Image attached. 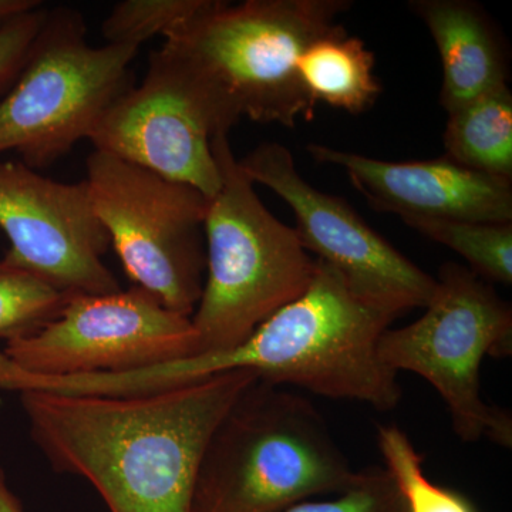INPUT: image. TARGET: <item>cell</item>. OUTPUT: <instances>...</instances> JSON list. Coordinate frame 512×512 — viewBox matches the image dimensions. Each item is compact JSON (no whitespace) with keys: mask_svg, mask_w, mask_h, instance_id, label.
Returning <instances> with one entry per match:
<instances>
[{"mask_svg":"<svg viewBox=\"0 0 512 512\" xmlns=\"http://www.w3.org/2000/svg\"><path fill=\"white\" fill-rule=\"evenodd\" d=\"M256 379L237 370L148 396L19 397L50 466L92 484L110 512H192L205 447Z\"/></svg>","mask_w":512,"mask_h":512,"instance_id":"1","label":"cell"},{"mask_svg":"<svg viewBox=\"0 0 512 512\" xmlns=\"http://www.w3.org/2000/svg\"><path fill=\"white\" fill-rule=\"evenodd\" d=\"M393 320L359 301L332 266L316 259L308 289L241 345L136 370L130 382L137 393L157 394L247 370L276 386L392 410L402 387L377 346Z\"/></svg>","mask_w":512,"mask_h":512,"instance_id":"2","label":"cell"},{"mask_svg":"<svg viewBox=\"0 0 512 512\" xmlns=\"http://www.w3.org/2000/svg\"><path fill=\"white\" fill-rule=\"evenodd\" d=\"M350 6L349 0H212L164 37L160 50L204 96L225 133L242 117L295 127L316 110L299 80V57L340 25Z\"/></svg>","mask_w":512,"mask_h":512,"instance_id":"3","label":"cell"},{"mask_svg":"<svg viewBox=\"0 0 512 512\" xmlns=\"http://www.w3.org/2000/svg\"><path fill=\"white\" fill-rule=\"evenodd\" d=\"M357 476L309 399L258 377L205 447L192 512H284Z\"/></svg>","mask_w":512,"mask_h":512,"instance_id":"4","label":"cell"},{"mask_svg":"<svg viewBox=\"0 0 512 512\" xmlns=\"http://www.w3.org/2000/svg\"><path fill=\"white\" fill-rule=\"evenodd\" d=\"M221 188L205 218L207 272L191 320L198 353L241 345L261 323L311 285L316 259L262 204L239 167L228 134L212 138Z\"/></svg>","mask_w":512,"mask_h":512,"instance_id":"5","label":"cell"},{"mask_svg":"<svg viewBox=\"0 0 512 512\" xmlns=\"http://www.w3.org/2000/svg\"><path fill=\"white\" fill-rule=\"evenodd\" d=\"M140 47L87 42L76 9L50 8L15 82L0 97V154L43 170L67 156L111 104L134 86L131 63Z\"/></svg>","mask_w":512,"mask_h":512,"instance_id":"6","label":"cell"},{"mask_svg":"<svg viewBox=\"0 0 512 512\" xmlns=\"http://www.w3.org/2000/svg\"><path fill=\"white\" fill-rule=\"evenodd\" d=\"M436 281L423 316L384 330L380 360L394 373H414L437 390L458 439H488L511 448V414L484 402L480 380L485 356L511 355V306L466 266L448 262Z\"/></svg>","mask_w":512,"mask_h":512,"instance_id":"7","label":"cell"},{"mask_svg":"<svg viewBox=\"0 0 512 512\" xmlns=\"http://www.w3.org/2000/svg\"><path fill=\"white\" fill-rule=\"evenodd\" d=\"M86 168L94 214L134 286L191 318L207 272L210 200L191 185L104 151L94 150Z\"/></svg>","mask_w":512,"mask_h":512,"instance_id":"8","label":"cell"},{"mask_svg":"<svg viewBox=\"0 0 512 512\" xmlns=\"http://www.w3.org/2000/svg\"><path fill=\"white\" fill-rule=\"evenodd\" d=\"M197 353L190 316L133 286L70 295L53 322L29 338L6 343L2 355L28 375L69 377L130 372Z\"/></svg>","mask_w":512,"mask_h":512,"instance_id":"9","label":"cell"},{"mask_svg":"<svg viewBox=\"0 0 512 512\" xmlns=\"http://www.w3.org/2000/svg\"><path fill=\"white\" fill-rule=\"evenodd\" d=\"M238 161L252 183L289 205L303 248L332 266L359 301L393 319L429 305L436 278L397 251L348 202L309 184L288 148L268 141Z\"/></svg>","mask_w":512,"mask_h":512,"instance_id":"10","label":"cell"},{"mask_svg":"<svg viewBox=\"0 0 512 512\" xmlns=\"http://www.w3.org/2000/svg\"><path fill=\"white\" fill-rule=\"evenodd\" d=\"M221 130L204 96L160 52L148 59L140 86H131L101 117L94 150L191 185L211 200L221 188L212 138Z\"/></svg>","mask_w":512,"mask_h":512,"instance_id":"11","label":"cell"},{"mask_svg":"<svg viewBox=\"0 0 512 512\" xmlns=\"http://www.w3.org/2000/svg\"><path fill=\"white\" fill-rule=\"evenodd\" d=\"M0 229L10 244L6 261L64 293L121 289L103 262L110 239L84 181L57 183L22 161L0 160Z\"/></svg>","mask_w":512,"mask_h":512,"instance_id":"12","label":"cell"},{"mask_svg":"<svg viewBox=\"0 0 512 512\" xmlns=\"http://www.w3.org/2000/svg\"><path fill=\"white\" fill-rule=\"evenodd\" d=\"M318 163L335 165L372 207L402 220L512 222V181L468 170L450 158L377 160L339 148L311 143Z\"/></svg>","mask_w":512,"mask_h":512,"instance_id":"13","label":"cell"},{"mask_svg":"<svg viewBox=\"0 0 512 512\" xmlns=\"http://www.w3.org/2000/svg\"><path fill=\"white\" fill-rule=\"evenodd\" d=\"M443 64L440 104L447 114L508 84L503 42L484 9L467 0H412Z\"/></svg>","mask_w":512,"mask_h":512,"instance_id":"14","label":"cell"},{"mask_svg":"<svg viewBox=\"0 0 512 512\" xmlns=\"http://www.w3.org/2000/svg\"><path fill=\"white\" fill-rule=\"evenodd\" d=\"M375 55L362 39L338 25L306 47L296 70L313 103L360 114L372 109L382 93L375 74Z\"/></svg>","mask_w":512,"mask_h":512,"instance_id":"15","label":"cell"},{"mask_svg":"<svg viewBox=\"0 0 512 512\" xmlns=\"http://www.w3.org/2000/svg\"><path fill=\"white\" fill-rule=\"evenodd\" d=\"M444 147L454 163L512 181V93L508 84L448 114Z\"/></svg>","mask_w":512,"mask_h":512,"instance_id":"16","label":"cell"},{"mask_svg":"<svg viewBox=\"0 0 512 512\" xmlns=\"http://www.w3.org/2000/svg\"><path fill=\"white\" fill-rule=\"evenodd\" d=\"M414 231L463 256L485 282L512 284V222L404 220Z\"/></svg>","mask_w":512,"mask_h":512,"instance_id":"17","label":"cell"},{"mask_svg":"<svg viewBox=\"0 0 512 512\" xmlns=\"http://www.w3.org/2000/svg\"><path fill=\"white\" fill-rule=\"evenodd\" d=\"M377 446L407 512H478L466 495L426 476L423 457L396 424L377 427Z\"/></svg>","mask_w":512,"mask_h":512,"instance_id":"18","label":"cell"},{"mask_svg":"<svg viewBox=\"0 0 512 512\" xmlns=\"http://www.w3.org/2000/svg\"><path fill=\"white\" fill-rule=\"evenodd\" d=\"M29 269L0 261V339L29 338L60 315L69 299Z\"/></svg>","mask_w":512,"mask_h":512,"instance_id":"19","label":"cell"},{"mask_svg":"<svg viewBox=\"0 0 512 512\" xmlns=\"http://www.w3.org/2000/svg\"><path fill=\"white\" fill-rule=\"evenodd\" d=\"M212 0H124L101 23L107 45L141 47L154 36L167 37L210 8Z\"/></svg>","mask_w":512,"mask_h":512,"instance_id":"20","label":"cell"},{"mask_svg":"<svg viewBox=\"0 0 512 512\" xmlns=\"http://www.w3.org/2000/svg\"><path fill=\"white\" fill-rule=\"evenodd\" d=\"M284 512H407L396 484L384 468L359 471L352 487L330 497L292 505Z\"/></svg>","mask_w":512,"mask_h":512,"instance_id":"21","label":"cell"},{"mask_svg":"<svg viewBox=\"0 0 512 512\" xmlns=\"http://www.w3.org/2000/svg\"><path fill=\"white\" fill-rule=\"evenodd\" d=\"M49 6L23 13L0 29V97L15 82L40 29L45 25Z\"/></svg>","mask_w":512,"mask_h":512,"instance_id":"22","label":"cell"},{"mask_svg":"<svg viewBox=\"0 0 512 512\" xmlns=\"http://www.w3.org/2000/svg\"><path fill=\"white\" fill-rule=\"evenodd\" d=\"M43 5L39 0H0V29L10 20Z\"/></svg>","mask_w":512,"mask_h":512,"instance_id":"23","label":"cell"},{"mask_svg":"<svg viewBox=\"0 0 512 512\" xmlns=\"http://www.w3.org/2000/svg\"><path fill=\"white\" fill-rule=\"evenodd\" d=\"M0 512H25L18 497L9 490L2 468H0Z\"/></svg>","mask_w":512,"mask_h":512,"instance_id":"24","label":"cell"}]
</instances>
